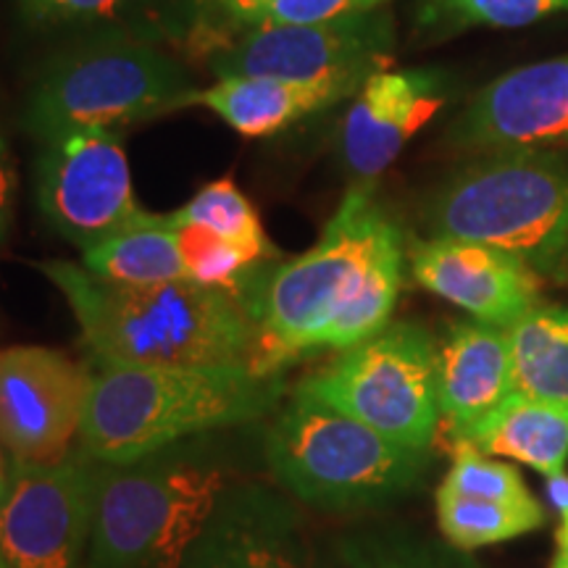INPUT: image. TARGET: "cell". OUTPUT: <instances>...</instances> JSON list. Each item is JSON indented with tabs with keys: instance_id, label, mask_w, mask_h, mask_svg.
Listing matches in <instances>:
<instances>
[{
	"instance_id": "1",
	"label": "cell",
	"mask_w": 568,
	"mask_h": 568,
	"mask_svg": "<svg viewBox=\"0 0 568 568\" xmlns=\"http://www.w3.org/2000/svg\"><path fill=\"white\" fill-rule=\"evenodd\" d=\"M403 232L368 187L347 190L318 243L268 264L247 301L255 322L251 368L280 376L316 351H347L385 329L403 287Z\"/></svg>"
},
{
	"instance_id": "2",
	"label": "cell",
	"mask_w": 568,
	"mask_h": 568,
	"mask_svg": "<svg viewBox=\"0 0 568 568\" xmlns=\"http://www.w3.org/2000/svg\"><path fill=\"white\" fill-rule=\"evenodd\" d=\"M67 297L95 366H247L255 322L247 293L193 280L116 284L71 261L38 266Z\"/></svg>"
},
{
	"instance_id": "3",
	"label": "cell",
	"mask_w": 568,
	"mask_h": 568,
	"mask_svg": "<svg viewBox=\"0 0 568 568\" xmlns=\"http://www.w3.org/2000/svg\"><path fill=\"white\" fill-rule=\"evenodd\" d=\"M280 395V376L247 366H98L80 443L98 464H130L187 437L255 422Z\"/></svg>"
},
{
	"instance_id": "4",
	"label": "cell",
	"mask_w": 568,
	"mask_h": 568,
	"mask_svg": "<svg viewBox=\"0 0 568 568\" xmlns=\"http://www.w3.org/2000/svg\"><path fill=\"white\" fill-rule=\"evenodd\" d=\"M230 493L222 466L169 447L130 464H98L84 568H184Z\"/></svg>"
},
{
	"instance_id": "5",
	"label": "cell",
	"mask_w": 568,
	"mask_h": 568,
	"mask_svg": "<svg viewBox=\"0 0 568 568\" xmlns=\"http://www.w3.org/2000/svg\"><path fill=\"white\" fill-rule=\"evenodd\" d=\"M424 219L432 237L500 247L552 274L568 255V161L531 148L485 153L437 190Z\"/></svg>"
},
{
	"instance_id": "6",
	"label": "cell",
	"mask_w": 568,
	"mask_h": 568,
	"mask_svg": "<svg viewBox=\"0 0 568 568\" xmlns=\"http://www.w3.org/2000/svg\"><path fill=\"white\" fill-rule=\"evenodd\" d=\"M274 479L305 506L366 508L418 485L426 456L389 443L372 426L297 387L266 432Z\"/></svg>"
},
{
	"instance_id": "7",
	"label": "cell",
	"mask_w": 568,
	"mask_h": 568,
	"mask_svg": "<svg viewBox=\"0 0 568 568\" xmlns=\"http://www.w3.org/2000/svg\"><path fill=\"white\" fill-rule=\"evenodd\" d=\"M197 92L187 71L151 42L105 34L53 61L34 90L27 126L42 142L77 130L119 132L197 105Z\"/></svg>"
},
{
	"instance_id": "8",
	"label": "cell",
	"mask_w": 568,
	"mask_h": 568,
	"mask_svg": "<svg viewBox=\"0 0 568 568\" xmlns=\"http://www.w3.org/2000/svg\"><path fill=\"white\" fill-rule=\"evenodd\" d=\"M297 387L389 443L429 456L439 424L437 345L424 326L387 324Z\"/></svg>"
},
{
	"instance_id": "9",
	"label": "cell",
	"mask_w": 568,
	"mask_h": 568,
	"mask_svg": "<svg viewBox=\"0 0 568 568\" xmlns=\"http://www.w3.org/2000/svg\"><path fill=\"white\" fill-rule=\"evenodd\" d=\"M216 80H368L385 71L395 53L393 17L385 9L316 24H272L226 34L205 45Z\"/></svg>"
},
{
	"instance_id": "10",
	"label": "cell",
	"mask_w": 568,
	"mask_h": 568,
	"mask_svg": "<svg viewBox=\"0 0 568 568\" xmlns=\"http://www.w3.org/2000/svg\"><path fill=\"white\" fill-rule=\"evenodd\" d=\"M98 460L71 450L59 464L9 466L0 552L11 568H84L95 518Z\"/></svg>"
},
{
	"instance_id": "11",
	"label": "cell",
	"mask_w": 568,
	"mask_h": 568,
	"mask_svg": "<svg viewBox=\"0 0 568 568\" xmlns=\"http://www.w3.org/2000/svg\"><path fill=\"white\" fill-rule=\"evenodd\" d=\"M38 205L55 234L88 251L140 222L122 134L77 130L45 142L38 166Z\"/></svg>"
},
{
	"instance_id": "12",
	"label": "cell",
	"mask_w": 568,
	"mask_h": 568,
	"mask_svg": "<svg viewBox=\"0 0 568 568\" xmlns=\"http://www.w3.org/2000/svg\"><path fill=\"white\" fill-rule=\"evenodd\" d=\"M90 376L67 353L40 345L0 351V445L17 464H59L74 450Z\"/></svg>"
},
{
	"instance_id": "13",
	"label": "cell",
	"mask_w": 568,
	"mask_h": 568,
	"mask_svg": "<svg viewBox=\"0 0 568 568\" xmlns=\"http://www.w3.org/2000/svg\"><path fill=\"white\" fill-rule=\"evenodd\" d=\"M458 151H548L568 145V55L503 74L450 126Z\"/></svg>"
},
{
	"instance_id": "14",
	"label": "cell",
	"mask_w": 568,
	"mask_h": 568,
	"mask_svg": "<svg viewBox=\"0 0 568 568\" xmlns=\"http://www.w3.org/2000/svg\"><path fill=\"white\" fill-rule=\"evenodd\" d=\"M410 274L424 290L458 305L477 322L514 326L539 305V276L500 247L429 237L410 251Z\"/></svg>"
},
{
	"instance_id": "15",
	"label": "cell",
	"mask_w": 568,
	"mask_h": 568,
	"mask_svg": "<svg viewBox=\"0 0 568 568\" xmlns=\"http://www.w3.org/2000/svg\"><path fill=\"white\" fill-rule=\"evenodd\" d=\"M447 101V77L437 69L376 71L353 95L339 153L361 180H374L400 155L406 142L435 119Z\"/></svg>"
},
{
	"instance_id": "16",
	"label": "cell",
	"mask_w": 568,
	"mask_h": 568,
	"mask_svg": "<svg viewBox=\"0 0 568 568\" xmlns=\"http://www.w3.org/2000/svg\"><path fill=\"white\" fill-rule=\"evenodd\" d=\"M184 568H303L295 508L266 487L230 489Z\"/></svg>"
},
{
	"instance_id": "17",
	"label": "cell",
	"mask_w": 568,
	"mask_h": 568,
	"mask_svg": "<svg viewBox=\"0 0 568 568\" xmlns=\"http://www.w3.org/2000/svg\"><path fill=\"white\" fill-rule=\"evenodd\" d=\"M510 395L508 329L458 322L437 347L439 416L453 435L479 424Z\"/></svg>"
},
{
	"instance_id": "18",
	"label": "cell",
	"mask_w": 568,
	"mask_h": 568,
	"mask_svg": "<svg viewBox=\"0 0 568 568\" xmlns=\"http://www.w3.org/2000/svg\"><path fill=\"white\" fill-rule=\"evenodd\" d=\"M366 80L337 77V80L295 82L272 77H226L197 92V105H205L224 119L232 130L247 138H264L301 122L329 105L353 98Z\"/></svg>"
},
{
	"instance_id": "19",
	"label": "cell",
	"mask_w": 568,
	"mask_h": 568,
	"mask_svg": "<svg viewBox=\"0 0 568 568\" xmlns=\"http://www.w3.org/2000/svg\"><path fill=\"white\" fill-rule=\"evenodd\" d=\"M453 437L485 456L518 460L542 477H552L564 471L568 460V406L510 393L493 414Z\"/></svg>"
},
{
	"instance_id": "20",
	"label": "cell",
	"mask_w": 568,
	"mask_h": 568,
	"mask_svg": "<svg viewBox=\"0 0 568 568\" xmlns=\"http://www.w3.org/2000/svg\"><path fill=\"white\" fill-rule=\"evenodd\" d=\"M82 266L90 274L116 284H163L190 280L182 258L180 232L169 222V213H148L111 234L88 251Z\"/></svg>"
},
{
	"instance_id": "21",
	"label": "cell",
	"mask_w": 568,
	"mask_h": 568,
	"mask_svg": "<svg viewBox=\"0 0 568 568\" xmlns=\"http://www.w3.org/2000/svg\"><path fill=\"white\" fill-rule=\"evenodd\" d=\"M508 343L510 393L568 406V308L537 305L508 326Z\"/></svg>"
},
{
	"instance_id": "22",
	"label": "cell",
	"mask_w": 568,
	"mask_h": 568,
	"mask_svg": "<svg viewBox=\"0 0 568 568\" xmlns=\"http://www.w3.org/2000/svg\"><path fill=\"white\" fill-rule=\"evenodd\" d=\"M389 0H201L205 45L226 34L272 24H316L379 11Z\"/></svg>"
},
{
	"instance_id": "23",
	"label": "cell",
	"mask_w": 568,
	"mask_h": 568,
	"mask_svg": "<svg viewBox=\"0 0 568 568\" xmlns=\"http://www.w3.org/2000/svg\"><path fill=\"white\" fill-rule=\"evenodd\" d=\"M437 521L447 542L471 550L529 535L542 527L545 514L535 497L524 503L481 500V497L458 495L439 485Z\"/></svg>"
},
{
	"instance_id": "24",
	"label": "cell",
	"mask_w": 568,
	"mask_h": 568,
	"mask_svg": "<svg viewBox=\"0 0 568 568\" xmlns=\"http://www.w3.org/2000/svg\"><path fill=\"white\" fill-rule=\"evenodd\" d=\"M169 216H172L174 224L201 226V230H209L219 234V237L230 240V243H237L247 247V251L258 253L266 261L280 258V251L272 245L264 224H261L258 211L240 193L237 184L230 176L205 184L193 201L169 213Z\"/></svg>"
},
{
	"instance_id": "25",
	"label": "cell",
	"mask_w": 568,
	"mask_h": 568,
	"mask_svg": "<svg viewBox=\"0 0 568 568\" xmlns=\"http://www.w3.org/2000/svg\"><path fill=\"white\" fill-rule=\"evenodd\" d=\"M169 222H172V216H169ZM174 226L180 232L182 258L184 266H187V276L197 284L247 293V287H251L261 268L272 264V261L261 258L258 253L247 251V247L237 243H230V240L219 237V234L209 230H201V226Z\"/></svg>"
},
{
	"instance_id": "26",
	"label": "cell",
	"mask_w": 568,
	"mask_h": 568,
	"mask_svg": "<svg viewBox=\"0 0 568 568\" xmlns=\"http://www.w3.org/2000/svg\"><path fill=\"white\" fill-rule=\"evenodd\" d=\"M568 11V0H424L418 21L424 30L450 34L468 27H524Z\"/></svg>"
},
{
	"instance_id": "27",
	"label": "cell",
	"mask_w": 568,
	"mask_h": 568,
	"mask_svg": "<svg viewBox=\"0 0 568 568\" xmlns=\"http://www.w3.org/2000/svg\"><path fill=\"white\" fill-rule=\"evenodd\" d=\"M456 445V458H453V466L447 471L443 487L453 489L458 495L481 497V500H531L529 489L524 487V481L514 466L497 464V460L487 458L485 453H479L477 447L466 443Z\"/></svg>"
},
{
	"instance_id": "28",
	"label": "cell",
	"mask_w": 568,
	"mask_h": 568,
	"mask_svg": "<svg viewBox=\"0 0 568 568\" xmlns=\"http://www.w3.org/2000/svg\"><path fill=\"white\" fill-rule=\"evenodd\" d=\"M339 564L343 568H445L432 552L382 537L345 539Z\"/></svg>"
},
{
	"instance_id": "29",
	"label": "cell",
	"mask_w": 568,
	"mask_h": 568,
	"mask_svg": "<svg viewBox=\"0 0 568 568\" xmlns=\"http://www.w3.org/2000/svg\"><path fill=\"white\" fill-rule=\"evenodd\" d=\"M13 195H17V169H13L9 145L0 134V240L6 237V230H9Z\"/></svg>"
},
{
	"instance_id": "30",
	"label": "cell",
	"mask_w": 568,
	"mask_h": 568,
	"mask_svg": "<svg viewBox=\"0 0 568 568\" xmlns=\"http://www.w3.org/2000/svg\"><path fill=\"white\" fill-rule=\"evenodd\" d=\"M48 9L61 13H74V17H88V13H105L116 9L122 0H40Z\"/></svg>"
},
{
	"instance_id": "31",
	"label": "cell",
	"mask_w": 568,
	"mask_h": 568,
	"mask_svg": "<svg viewBox=\"0 0 568 568\" xmlns=\"http://www.w3.org/2000/svg\"><path fill=\"white\" fill-rule=\"evenodd\" d=\"M548 497L550 503L556 506L560 514H568V474L558 471L548 477Z\"/></svg>"
},
{
	"instance_id": "32",
	"label": "cell",
	"mask_w": 568,
	"mask_h": 568,
	"mask_svg": "<svg viewBox=\"0 0 568 568\" xmlns=\"http://www.w3.org/2000/svg\"><path fill=\"white\" fill-rule=\"evenodd\" d=\"M3 445H0V503H3L6 489H9V466H6Z\"/></svg>"
},
{
	"instance_id": "33",
	"label": "cell",
	"mask_w": 568,
	"mask_h": 568,
	"mask_svg": "<svg viewBox=\"0 0 568 568\" xmlns=\"http://www.w3.org/2000/svg\"><path fill=\"white\" fill-rule=\"evenodd\" d=\"M560 550L568 556V514L564 516V529H560Z\"/></svg>"
},
{
	"instance_id": "34",
	"label": "cell",
	"mask_w": 568,
	"mask_h": 568,
	"mask_svg": "<svg viewBox=\"0 0 568 568\" xmlns=\"http://www.w3.org/2000/svg\"><path fill=\"white\" fill-rule=\"evenodd\" d=\"M550 568H568V556H566L564 550L558 552V556H556V560H552V566H550Z\"/></svg>"
},
{
	"instance_id": "35",
	"label": "cell",
	"mask_w": 568,
	"mask_h": 568,
	"mask_svg": "<svg viewBox=\"0 0 568 568\" xmlns=\"http://www.w3.org/2000/svg\"><path fill=\"white\" fill-rule=\"evenodd\" d=\"M0 568H11V566H9V560L3 558V552H0Z\"/></svg>"
}]
</instances>
